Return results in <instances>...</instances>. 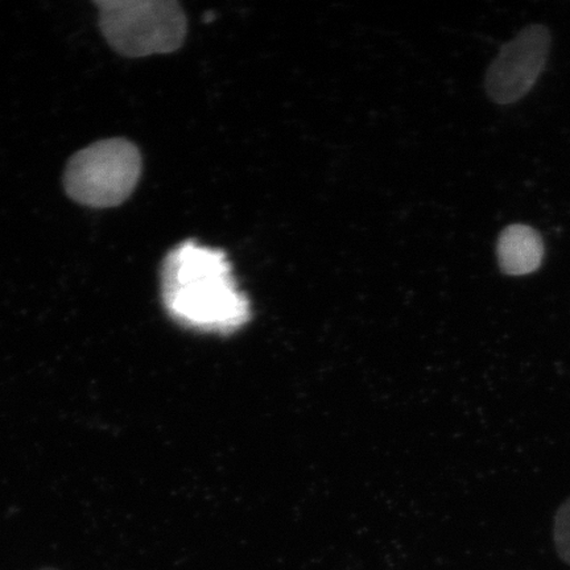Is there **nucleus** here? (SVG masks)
<instances>
[{"instance_id": "f257e3e1", "label": "nucleus", "mask_w": 570, "mask_h": 570, "mask_svg": "<svg viewBox=\"0 0 570 570\" xmlns=\"http://www.w3.org/2000/svg\"><path fill=\"white\" fill-rule=\"evenodd\" d=\"M160 283L168 315L189 330L233 333L252 316L247 297L220 249L184 242L164 259Z\"/></svg>"}, {"instance_id": "423d86ee", "label": "nucleus", "mask_w": 570, "mask_h": 570, "mask_svg": "<svg viewBox=\"0 0 570 570\" xmlns=\"http://www.w3.org/2000/svg\"><path fill=\"white\" fill-rule=\"evenodd\" d=\"M553 539L559 558L570 566V498L556 512Z\"/></svg>"}, {"instance_id": "0eeeda50", "label": "nucleus", "mask_w": 570, "mask_h": 570, "mask_svg": "<svg viewBox=\"0 0 570 570\" xmlns=\"http://www.w3.org/2000/svg\"><path fill=\"white\" fill-rule=\"evenodd\" d=\"M38 570H59V569H56V568H52V567H46V568H41V569H38Z\"/></svg>"}, {"instance_id": "f03ea898", "label": "nucleus", "mask_w": 570, "mask_h": 570, "mask_svg": "<svg viewBox=\"0 0 570 570\" xmlns=\"http://www.w3.org/2000/svg\"><path fill=\"white\" fill-rule=\"evenodd\" d=\"M97 6L107 42L127 57L174 52L187 35V19L173 0H102Z\"/></svg>"}, {"instance_id": "39448f33", "label": "nucleus", "mask_w": 570, "mask_h": 570, "mask_svg": "<svg viewBox=\"0 0 570 570\" xmlns=\"http://www.w3.org/2000/svg\"><path fill=\"white\" fill-rule=\"evenodd\" d=\"M497 255L503 274L529 275L539 269L543 262V239L530 226L511 225L505 227L498 239Z\"/></svg>"}, {"instance_id": "7ed1b4c3", "label": "nucleus", "mask_w": 570, "mask_h": 570, "mask_svg": "<svg viewBox=\"0 0 570 570\" xmlns=\"http://www.w3.org/2000/svg\"><path fill=\"white\" fill-rule=\"evenodd\" d=\"M141 174V156L132 142L109 139L95 142L70 159L67 194L89 208H112L131 196Z\"/></svg>"}, {"instance_id": "20e7f679", "label": "nucleus", "mask_w": 570, "mask_h": 570, "mask_svg": "<svg viewBox=\"0 0 570 570\" xmlns=\"http://www.w3.org/2000/svg\"><path fill=\"white\" fill-rule=\"evenodd\" d=\"M551 36L547 28L533 24L503 46L491 63L487 76V90L499 105L522 99L537 83L544 70Z\"/></svg>"}]
</instances>
